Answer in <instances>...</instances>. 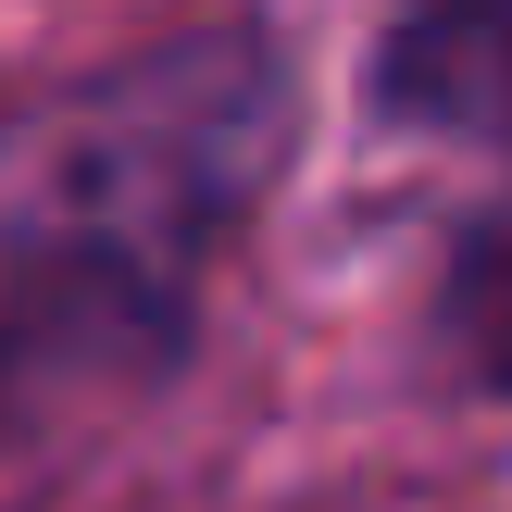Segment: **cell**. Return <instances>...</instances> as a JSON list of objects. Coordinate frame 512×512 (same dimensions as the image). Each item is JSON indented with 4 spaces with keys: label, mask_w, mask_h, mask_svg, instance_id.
Masks as SVG:
<instances>
[{
    "label": "cell",
    "mask_w": 512,
    "mask_h": 512,
    "mask_svg": "<svg viewBox=\"0 0 512 512\" xmlns=\"http://www.w3.org/2000/svg\"><path fill=\"white\" fill-rule=\"evenodd\" d=\"M200 338L188 275L113 250H0V463L150 400Z\"/></svg>",
    "instance_id": "cell-2"
},
{
    "label": "cell",
    "mask_w": 512,
    "mask_h": 512,
    "mask_svg": "<svg viewBox=\"0 0 512 512\" xmlns=\"http://www.w3.org/2000/svg\"><path fill=\"white\" fill-rule=\"evenodd\" d=\"M425 363L475 400H512V213H463L425 275Z\"/></svg>",
    "instance_id": "cell-4"
},
{
    "label": "cell",
    "mask_w": 512,
    "mask_h": 512,
    "mask_svg": "<svg viewBox=\"0 0 512 512\" xmlns=\"http://www.w3.org/2000/svg\"><path fill=\"white\" fill-rule=\"evenodd\" d=\"M300 150V75L275 25H188L0 138V250H113L213 275Z\"/></svg>",
    "instance_id": "cell-1"
},
{
    "label": "cell",
    "mask_w": 512,
    "mask_h": 512,
    "mask_svg": "<svg viewBox=\"0 0 512 512\" xmlns=\"http://www.w3.org/2000/svg\"><path fill=\"white\" fill-rule=\"evenodd\" d=\"M363 113L388 138H488L512 163V0H388Z\"/></svg>",
    "instance_id": "cell-3"
}]
</instances>
